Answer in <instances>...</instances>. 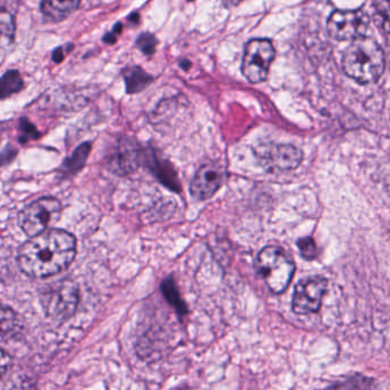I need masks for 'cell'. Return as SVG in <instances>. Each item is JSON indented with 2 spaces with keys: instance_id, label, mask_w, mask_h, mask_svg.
<instances>
[{
  "instance_id": "obj_1",
  "label": "cell",
  "mask_w": 390,
  "mask_h": 390,
  "mask_svg": "<svg viewBox=\"0 0 390 390\" xmlns=\"http://www.w3.org/2000/svg\"><path fill=\"white\" fill-rule=\"evenodd\" d=\"M76 253L75 236L66 230L47 229L20 247L19 267L31 279H49L69 267Z\"/></svg>"
},
{
  "instance_id": "obj_2",
  "label": "cell",
  "mask_w": 390,
  "mask_h": 390,
  "mask_svg": "<svg viewBox=\"0 0 390 390\" xmlns=\"http://www.w3.org/2000/svg\"><path fill=\"white\" fill-rule=\"evenodd\" d=\"M386 54L376 41L361 37L355 39L344 51L342 68L357 83H376L386 68Z\"/></svg>"
},
{
  "instance_id": "obj_3",
  "label": "cell",
  "mask_w": 390,
  "mask_h": 390,
  "mask_svg": "<svg viewBox=\"0 0 390 390\" xmlns=\"http://www.w3.org/2000/svg\"><path fill=\"white\" fill-rule=\"evenodd\" d=\"M256 270L274 293H281L290 285L296 266L292 259L279 246L264 247L256 258Z\"/></svg>"
},
{
  "instance_id": "obj_4",
  "label": "cell",
  "mask_w": 390,
  "mask_h": 390,
  "mask_svg": "<svg viewBox=\"0 0 390 390\" xmlns=\"http://www.w3.org/2000/svg\"><path fill=\"white\" fill-rule=\"evenodd\" d=\"M79 301V290L76 283L69 279H60L44 287L41 304L49 319L64 321L70 319Z\"/></svg>"
},
{
  "instance_id": "obj_5",
  "label": "cell",
  "mask_w": 390,
  "mask_h": 390,
  "mask_svg": "<svg viewBox=\"0 0 390 390\" xmlns=\"http://www.w3.org/2000/svg\"><path fill=\"white\" fill-rule=\"evenodd\" d=\"M62 205L54 197H41L24 207L19 216V226L26 235L34 237L49 229L60 219Z\"/></svg>"
},
{
  "instance_id": "obj_6",
  "label": "cell",
  "mask_w": 390,
  "mask_h": 390,
  "mask_svg": "<svg viewBox=\"0 0 390 390\" xmlns=\"http://www.w3.org/2000/svg\"><path fill=\"white\" fill-rule=\"evenodd\" d=\"M276 51L269 39H252L245 46L241 71L247 81L253 84L266 81Z\"/></svg>"
},
{
  "instance_id": "obj_7",
  "label": "cell",
  "mask_w": 390,
  "mask_h": 390,
  "mask_svg": "<svg viewBox=\"0 0 390 390\" xmlns=\"http://www.w3.org/2000/svg\"><path fill=\"white\" fill-rule=\"evenodd\" d=\"M370 19L361 11H336L327 21V30L336 41H355L364 37Z\"/></svg>"
},
{
  "instance_id": "obj_8",
  "label": "cell",
  "mask_w": 390,
  "mask_h": 390,
  "mask_svg": "<svg viewBox=\"0 0 390 390\" xmlns=\"http://www.w3.org/2000/svg\"><path fill=\"white\" fill-rule=\"evenodd\" d=\"M264 169L285 172L296 169L302 161V151L292 144H262L256 151Z\"/></svg>"
},
{
  "instance_id": "obj_9",
  "label": "cell",
  "mask_w": 390,
  "mask_h": 390,
  "mask_svg": "<svg viewBox=\"0 0 390 390\" xmlns=\"http://www.w3.org/2000/svg\"><path fill=\"white\" fill-rule=\"evenodd\" d=\"M327 281L319 276L302 279L293 294L292 307L299 315H309L319 311L326 291Z\"/></svg>"
},
{
  "instance_id": "obj_10",
  "label": "cell",
  "mask_w": 390,
  "mask_h": 390,
  "mask_svg": "<svg viewBox=\"0 0 390 390\" xmlns=\"http://www.w3.org/2000/svg\"><path fill=\"white\" fill-rule=\"evenodd\" d=\"M226 169L221 164L211 161L197 171L190 184V194L197 201H205L212 197L224 184Z\"/></svg>"
},
{
  "instance_id": "obj_11",
  "label": "cell",
  "mask_w": 390,
  "mask_h": 390,
  "mask_svg": "<svg viewBox=\"0 0 390 390\" xmlns=\"http://www.w3.org/2000/svg\"><path fill=\"white\" fill-rule=\"evenodd\" d=\"M79 0H41V12L53 21H62L75 12Z\"/></svg>"
},
{
  "instance_id": "obj_12",
  "label": "cell",
  "mask_w": 390,
  "mask_h": 390,
  "mask_svg": "<svg viewBox=\"0 0 390 390\" xmlns=\"http://www.w3.org/2000/svg\"><path fill=\"white\" fill-rule=\"evenodd\" d=\"M121 75L126 85L127 94L142 92L154 81V77L139 66H126L121 72Z\"/></svg>"
},
{
  "instance_id": "obj_13",
  "label": "cell",
  "mask_w": 390,
  "mask_h": 390,
  "mask_svg": "<svg viewBox=\"0 0 390 390\" xmlns=\"http://www.w3.org/2000/svg\"><path fill=\"white\" fill-rule=\"evenodd\" d=\"M139 155H140V151L134 142H132L129 139L121 141V144L118 146V165L124 169H132L139 161Z\"/></svg>"
},
{
  "instance_id": "obj_14",
  "label": "cell",
  "mask_w": 390,
  "mask_h": 390,
  "mask_svg": "<svg viewBox=\"0 0 390 390\" xmlns=\"http://www.w3.org/2000/svg\"><path fill=\"white\" fill-rule=\"evenodd\" d=\"M24 87V81L20 72L9 70L1 77V99H6L11 95L21 92Z\"/></svg>"
},
{
  "instance_id": "obj_15",
  "label": "cell",
  "mask_w": 390,
  "mask_h": 390,
  "mask_svg": "<svg viewBox=\"0 0 390 390\" xmlns=\"http://www.w3.org/2000/svg\"><path fill=\"white\" fill-rule=\"evenodd\" d=\"M379 26L390 35V0H373Z\"/></svg>"
},
{
  "instance_id": "obj_16",
  "label": "cell",
  "mask_w": 390,
  "mask_h": 390,
  "mask_svg": "<svg viewBox=\"0 0 390 390\" xmlns=\"http://www.w3.org/2000/svg\"><path fill=\"white\" fill-rule=\"evenodd\" d=\"M89 150H91V146L89 144H81V146H78L76 151L74 152V155L71 156V158H69L68 161H66V166L69 169H81L83 166L84 163L86 161L87 156H89Z\"/></svg>"
},
{
  "instance_id": "obj_17",
  "label": "cell",
  "mask_w": 390,
  "mask_h": 390,
  "mask_svg": "<svg viewBox=\"0 0 390 390\" xmlns=\"http://www.w3.org/2000/svg\"><path fill=\"white\" fill-rule=\"evenodd\" d=\"M136 46L146 56H151L155 54L157 39L150 32H144L136 39Z\"/></svg>"
},
{
  "instance_id": "obj_18",
  "label": "cell",
  "mask_w": 390,
  "mask_h": 390,
  "mask_svg": "<svg viewBox=\"0 0 390 390\" xmlns=\"http://www.w3.org/2000/svg\"><path fill=\"white\" fill-rule=\"evenodd\" d=\"M1 321H9L7 323H1V333H3V336H6V333H12L13 330L18 329V319H16V316L14 315L12 310L9 309L7 307L3 308V313H1Z\"/></svg>"
},
{
  "instance_id": "obj_19",
  "label": "cell",
  "mask_w": 390,
  "mask_h": 390,
  "mask_svg": "<svg viewBox=\"0 0 390 390\" xmlns=\"http://www.w3.org/2000/svg\"><path fill=\"white\" fill-rule=\"evenodd\" d=\"M298 247L301 256L307 260H314L317 256V249H316L315 241L310 237H306V239H300L298 241Z\"/></svg>"
},
{
  "instance_id": "obj_20",
  "label": "cell",
  "mask_w": 390,
  "mask_h": 390,
  "mask_svg": "<svg viewBox=\"0 0 390 390\" xmlns=\"http://www.w3.org/2000/svg\"><path fill=\"white\" fill-rule=\"evenodd\" d=\"M163 292L164 294H166L167 299H169V301L172 302V304H174L175 307L178 308L181 311H184V304H182V301L179 298L178 291L175 289L173 281H164Z\"/></svg>"
},
{
  "instance_id": "obj_21",
  "label": "cell",
  "mask_w": 390,
  "mask_h": 390,
  "mask_svg": "<svg viewBox=\"0 0 390 390\" xmlns=\"http://www.w3.org/2000/svg\"><path fill=\"white\" fill-rule=\"evenodd\" d=\"M20 129L22 131V136H21L22 141L34 140L39 136L37 129L26 118L21 119Z\"/></svg>"
},
{
  "instance_id": "obj_22",
  "label": "cell",
  "mask_w": 390,
  "mask_h": 390,
  "mask_svg": "<svg viewBox=\"0 0 390 390\" xmlns=\"http://www.w3.org/2000/svg\"><path fill=\"white\" fill-rule=\"evenodd\" d=\"M1 32L4 36H9L11 38L14 35V22L12 16L6 12V9L1 11Z\"/></svg>"
},
{
  "instance_id": "obj_23",
  "label": "cell",
  "mask_w": 390,
  "mask_h": 390,
  "mask_svg": "<svg viewBox=\"0 0 390 390\" xmlns=\"http://www.w3.org/2000/svg\"><path fill=\"white\" fill-rule=\"evenodd\" d=\"M121 29H123V24H116V26H114V29H112L111 32H108L106 35H104V43L110 44V45H112V44H115L116 41H117L118 36L121 35Z\"/></svg>"
},
{
  "instance_id": "obj_24",
  "label": "cell",
  "mask_w": 390,
  "mask_h": 390,
  "mask_svg": "<svg viewBox=\"0 0 390 390\" xmlns=\"http://www.w3.org/2000/svg\"><path fill=\"white\" fill-rule=\"evenodd\" d=\"M64 49H66V47L60 46L53 52L52 60L54 61L55 64H61L64 60V58H66Z\"/></svg>"
},
{
  "instance_id": "obj_25",
  "label": "cell",
  "mask_w": 390,
  "mask_h": 390,
  "mask_svg": "<svg viewBox=\"0 0 390 390\" xmlns=\"http://www.w3.org/2000/svg\"><path fill=\"white\" fill-rule=\"evenodd\" d=\"M190 66H191V62H190L189 60H186V59H184V61H181L180 62V68L181 69H184V70H188L189 69Z\"/></svg>"
},
{
  "instance_id": "obj_26",
  "label": "cell",
  "mask_w": 390,
  "mask_h": 390,
  "mask_svg": "<svg viewBox=\"0 0 390 390\" xmlns=\"http://www.w3.org/2000/svg\"><path fill=\"white\" fill-rule=\"evenodd\" d=\"M139 19H140V15L138 13H132V14L129 15V21L134 24H138Z\"/></svg>"
},
{
  "instance_id": "obj_27",
  "label": "cell",
  "mask_w": 390,
  "mask_h": 390,
  "mask_svg": "<svg viewBox=\"0 0 390 390\" xmlns=\"http://www.w3.org/2000/svg\"><path fill=\"white\" fill-rule=\"evenodd\" d=\"M386 61H387V64H389V68H390V35H389V39H388V49H387V55H386Z\"/></svg>"
},
{
  "instance_id": "obj_28",
  "label": "cell",
  "mask_w": 390,
  "mask_h": 390,
  "mask_svg": "<svg viewBox=\"0 0 390 390\" xmlns=\"http://www.w3.org/2000/svg\"><path fill=\"white\" fill-rule=\"evenodd\" d=\"M188 1H194V0H188Z\"/></svg>"
}]
</instances>
